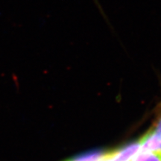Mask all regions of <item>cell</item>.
<instances>
[{
    "label": "cell",
    "mask_w": 161,
    "mask_h": 161,
    "mask_svg": "<svg viewBox=\"0 0 161 161\" xmlns=\"http://www.w3.org/2000/svg\"><path fill=\"white\" fill-rule=\"evenodd\" d=\"M140 150L161 153V111L155 124L140 139Z\"/></svg>",
    "instance_id": "6da1fadb"
},
{
    "label": "cell",
    "mask_w": 161,
    "mask_h": 161,
    "mask_svg": "<svg viewBox=\"0 0 161 161\" xmlns=\"http://www.w3.org/2000/svg\"><path fill=\"white\" fill-rule=\"evenodd\" d=\"M141 148L140 140L119 149L107 152L100 161H130Z\"/></svg>",
    "instance_id": "7a4b0ae2"
},
{
    "label": "cell",
    "mask_w": 161,
    "mask_h": 161,
    "mask_svg": "<svg viewBox=\"0 0 161 161\" xmlns=\"http://www.w3.org/2000/svg\"><path fill=\"white\" fill-rule=\"evenodd\" d=\"M130 161H161V153L140 150Z\"/></svg>",
    "instance_id": "3957f363"
},
{
    "label": "cell",
    "mask_w": 161,
    "mask_h": 161,
    "mask_svg": "<svg viewBox=\"0 0 161 161\" xmlns=\"http://www.w3.org/2000/svg\"><path fill=\"white\" fill-rule=\"evenodd\" d=\"M106 152L102 151H95V152L86 153L83 155L75 157L67 161H100L105 155Z\"/></svg>",
    "instance_id": "277c9868"
},
{
    "label": "cell",
    "mask_w": 161,
    "mask_h": 161,
    "mask_svg": "<svg viewBox=\"0 0 161 161\" xmlns=\"http://www.w3.org/2000/svg\"><path fill=\"white\" fill-rule=\"evenodd\" d=\"M94 1H95V3L96 4V5H97V7H98V9H101V8H102V7H101V5H100V4L99 3H98V0H94Z\"/></svg>",
    "instance_id": "5b68a950"
}]
</instances>
